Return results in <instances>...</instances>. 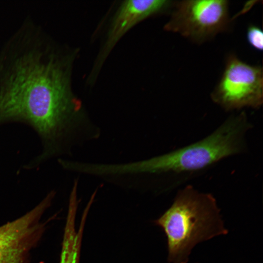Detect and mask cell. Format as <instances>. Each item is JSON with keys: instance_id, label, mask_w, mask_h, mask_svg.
I'll use <instances>...</instances> for the list:
<instances>
[{"instance_id": "obj_1", "label": "cell", "mask_w": 263, "mask_h": 263, "mask_svg": "<svg viewBox=\"0 0 263 263\" xmlns=\"http://www.w3.org/2000/svg\"><path fill=\"white\" fill-rule=\"evenodd\" d=\"M17 62L0 91V125L21 122L36 132L43 148L31 161L36 167L67 152L89 121L71 90L69 75L56 62L29 56Z\"/></svg>"}, {"instance_id": "obj_2", "label": "cell", "mask_w": 263, "mask_h": 263, "mask_svg": "<svg viewBox=\"0 0 263 263\" xmlns=\"http://www.w3.org/2000/svg\"><path fill=\"white\" fill-rule=\"evenodd\" d=\"M252 125L244 111L228 117L209 135L194 143L149 159L114 164L115 176L182 174L203 170L225 158L243 152Z\"/></svg>"}, {"instance_id": "obj_3", "label": "cell", "mask_w": 263, "mask_h": 263, "mask_svg": "<svg viewBox=\"0 0 263 263\" xmlns=\"http://www.w3.org/2000/svg\"><path fill=\"white\" fill-rule=\"evenodd\" d=\"M154 222L166 235L170 263H186L196 244L227 232L213 196L191 185L178 191L172 205Z\"/></svg>"}, {"instance_id": "obj_4", "label": "cell", "mask_w": 263, "mask_h": 263, "mask_svg": "<svg viewBox=\"0 0 263 263\" xmlns=\"http://www.w3.org/2000/svg\"><path fill=\"white\" fill-rule=\"evenodd\" d=\"M164 29L201 44L227 31L232 20L226 0L175 1Z\"/></svg>"}, {"instance_id": "obj_5", "label": "cell", "mask_w": 263, "mask_h": 263, "mask_svg": "<svg viewBox=\"0 0 263 263\" xmlns=\"http://www.w3.org/2000/svg\"><path fill=\"white\" fill-rule=\"evenodd\" d=\"M263 90L262 67L247 64L236 55L230 54L210 97L213 102L227 112L244 108L257 109L263 104Z\"/></svg>"}, {"instance_id": "obj_6", "label": "cell", "mask_w": 263, "mask_h": 263, "mask_svg": "<svg viewBox=\"0 0 263 263\" xmlns=\"http://www.w3.org/2000/svg\"><path fill=\"white\" fill-rule=\"evenodd\" d=\"M54 191L31 210L0 226V263H27L55 217L45 218L55 197Z\"/></svg>"}, {"instance_id": "obj_7", "label": "cell", "mask_w": 263, "mask_h": 263, "mask_svg": "<svg viewBox=\"0 0 263 263\" xmlns=\"http://www.w3.org/2000/svg\"><path fill=\"white\" fill-rule=\"evenodd\" d=\"M174 1L129 0L122 2L112 20L100 59L105 58L120 39L133 26L151 16L171 11Z\"/></svg>"}, {"instance_id": "obj_8", "label": "cell", "mask_w": 263, "mask_h": 263, "mask_svg": "<svg viewBox=\"0 0 263 263\" xmlns=\"http://www.w3.org/2000/svg\"><path fill=\"white\" fill-rule=\"evenodd\" d=\"M246 39L249 45L257 51H262L263 46V33L257 26L250 25L246 31Z\"/></svg>"}, {"instance_id": "obj_9", "label": "cell", "mask_w": 263, "mask_h": 263, "mask_svg": "<svg viewBox=\"0 0 263 263\" xmlns=\"http://www.w3.org/2000/svg\"><path fill=\"white\" fill-rule=\"evenodd\" d=\"M80 251L75 247H65L61 249L59 263H79Z\"/></svg>"}]
</instances>
